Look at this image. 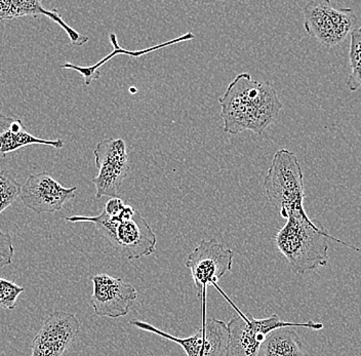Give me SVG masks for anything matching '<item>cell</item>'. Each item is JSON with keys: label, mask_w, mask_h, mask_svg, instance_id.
<instances>
[{"label": "cell", "mask_w": 361, "mask_h": 356, "mask_svg": "<svg viewBox=\"0 0 361 356\" xmlns=\"http://www.w3.org/2000/svg\"><path fill=\"white\" fill-rule=\"evenodd\" d=\"M224 132L238 135L245 130L263 135L281 113L279 94L269 82L254 80L248 73L238 74L219 99Z\"/></svg>", "instance_id": "6da1fadb"}, {"label": "cell", "mask_w": 361, "mask_h": 356, "mask_svg": "<svg viewBox=\"0 0 361 356\" xmlns=\"http://www.w3.org/2000/svg\"><path fill=\"white\" fill-rule=\"evenodd\" d=\"M65 220L92 223L113 249L128 260L150 256L157 250V235L145 218L119 197L110 198L100 215L74 216Z\"/></svg>", "instance_id": "7a4b0ae2"}, {"label": "cell", "mask_w": 361, "mask_h": 356, "mask_svg": "<svg viewBox=\"0 0 361 356\" xmlns=\"http://www.w3.org/2000/svg\"><path fill=\"white\" fill-rule=\"evenodd\" d=\"M329 240L340 245L344 243L327 233L324 228H319L306 211L288 214L286 225L275 236L277 249L297 276H304L306 272L327 265Z\"/></svg>", "instance_id": "3957f363"}, {"label": "cell", "mask_w": 361, "mask_h": 356, "mask_svg": "<svg viewBox=\"0 0 361 356\" xmlns=\"http://www.w3.org/2000/svg\"><path fill=\"white\" fill-rule=\"evenodd\" d=\"M263 185L266 196L279 209L282 218L286 219L293 211H306L304 175L299 159L292 151H276Z\"/></svg>", "instance_id": "277c9868"}, {"label": "cell", "mask_w": 361, "mask_h": 356, "mask_svg": "<svg viewBox=\"0 0 361 356\" xmlns=\"http://www.w3.org/2000/svg\"><path fill=\"white\" fill-rule=\"evenodd\" d=\"M225 300L238 312L227 324L229 340L225 356H259L262 345L273 331L286 328H305L319 331L324 324L309 321L303 324H295L281 321L277 314L267 319H256L252 314H245L232 300L225 295Z\"/></svg>", "instance_id": "5b68a950"}, {"label": "cell", "mask_w": 361, "mask_h": 356, "mask_svg": "<svg viewBox=\"0 0 361 356\" xmlns=\"http://www.w3.org/2000/svg\"><path fill=\"white\" fill-rule=\"evenodd\" d=\"M234 253L216 240H202L186 259L198 298L202 300V328L207 324V287L218 288V281L231 270Z\"/></svg>", "instance_id": "8992f818"}, {"label": "cell", "mask_w": 361, "mask_h": 356, "mask_svg": "<svg viewBox=\"0 0 361 356\" xmlns=\"http://www.w3.org/2000/svg\"><path fill=\"white\" fill-rule=\"evenodd\" d=\"M304 28L322 46L331 49L351 35L357 17L349 8H333L329 0H312L303 8Z\"/></svg>", "instance_id": "52a82bcc"}, {"label": "cell", "mask_w": 361, "mask_h": 356, "mask_svg": "<svg viewBox=\"0 0 361 356\" xmlns=\"http://www.w3.org/2000/svg\"><path fill=\"white\" fill-rule=\"evenodd\" d=\"M98 175L92 180L96 197H118L119 189L130 171L128 147L123 139H106L94 150Z\"/></svg>", "instance_id": "ba28073f"}, {"label": "cell", "mask_w": 361, "mask_h": 356, "mask_svg": "<svg viewBox=\"0 0 361 356\" xmlns=\"http://www.w3.org/2000/svg\"><path fill=\"white\" fill-rule=\"evenodd\" d=\"M130 324L139 330L155 333L182 347L187 356H225L229 333L227 324L216 319H207L204 328L187 338H178L155 328L148 322L133 319Z\"/></svg>", "instance_id": "9c48e42d"}, {"label": "cell", "mask_w": 361, "mask_h": 356, "mask_svg": "<svg viewBox=\"0 0 361 356\" xmlns=\"http://www.w3.org/2000/svg\"><path fill=\"white\" fill-rule=\"evenodd\" d=\"M92 281L94 288L90 303L97 315L118 319L130 312L137 297L134 286L108 274H97Z\"/></svg>", "instance_id": "30bf717a"}, {"label": "cell", "mask_w": 361, "mask_h": 356, "mask_svg": "<svg viewBox=\"0 0 361 356\" xmlns=\"http://www.w3.org/2000/svg\"><path fill=\"white\" fill-rule=\"evenodd\" d=\"M76 187L62 186L47 172L32 173L21 187L23 204L36 214H53L75 196Z\"/></svg>", "instance_id": "8fae6325"}, {"label": "cell", "mask_w": 361, "mask_h": 356, "mask_svg": "<svg viewBox=\"0 0 361 356\" xmlns=\"http://www.w3.org/2000/svg\"><path fill=\"white\" fill-rule=\"evenodd\" d=\"M79 330L80 322L73 313H51L33 339L31 356H63L78 337Z\"/></svg>", "instance_id": "7c38bea8"}, {"label": "cell", "mask_w": 361, "mask_h": 356, "mask_svg": "<svg viewBox=\"0 0 361 356\" xmlns=\"http://www.w3.org/2000/svg\"><path fill=\"white\" fill-rule=\"evenodd\" d=\"M49 18L66 32L72 46L81 47L89 42V37L81 35L62 19L56 10H47L37 0H0V21L22 17Z\"/></svg>", "instance_id": "4fadbf2b"}, {"label": "cell", "mask_w": 361, "mask_h": 356, "mask_svg": "<svg viewBox=\"0 0 361 356\" xmlns=\"http://www.w3.org/2000/svg\"><path fill=\"white\" fill-rule=\"evenodd\" d=\"M30 145L51 146L55 149H62L63 140H44L27 132L21 119L11 118L0 114V157L4 159L11 152Z\"/></svg>", "instance_id": "5bb4252c"}, {"label": "cell", "mask_w": 361, "mask_h": 356, "mask_svg": "<svg viewBox=\"0 0 361 356\" xmlns=\"http://www.w3.org/2000/svg\"><path fill=\"white\" fill-rule=\"evenodd\" d=\"M194 38H195V35H194L193 33L187 32L185 33L184 35L173 38V39L169 40V42H164V44H157V46L141 49V51H128V49H124L119 46L118 39H117V36L115 33H110L109 39L110 42H111L113 51L109 55L106 56L105 58L99 61L97 64L92 65V66L82 67L71 64V63H66V64L61 65L60 68L71 69L74 70V71H78V73L81 74V76L85 78V85H90L92 80H98V78H100L101 74L99 69H100L104 64L112 60L113 58L116 57V56L126 55L130 58H140L141 56L147 55V54L152 53V51H158V49H164V47L173 46V44H180V42H189V40L194 39Z\"/></svg>", "instance_id": "9a60e30c"}, {"label": "cell", "mask_w": 361, "mask_h": 356, "mask_svg": "<svg viewBox=\"0 0 361 356\" xmlns=\"http://www.w3.org/2000/svg\"><path fill=\"white\" fill-rule=\"evenodd\" d=\"M259 356H310L299 336L288 328L273 331L262 345Z\"/></svg>", "instance_id": "2e32d148"}, {"label": "cell", "mask_w": 361, "mask_h": 356, "mask_svg": "<svg viewBox=\"0 0 361 356\" xmlns=\"http://www.w3.org/2000/svg\"><path fill=\"white\" fill-rule=\"evenodd\" d=\"M21 184L6 171L0 172V214L11 207L21 193Z\"/></svg>", "instance_id": "e0dca14e"}, {"label": "cell", "mask_w": 361, "mask_h": 356, "mask_svg": "<svg viewBox=\"0 0 361 356\" xmlns=\"http://www.w3.org/2000/svg\"><path fill=\"white\" fill-rule=\"evenodd\" d=\"M24 290L25 288L21 286L0 277V308L6 310L15 309L17 300Z\"/></svg>", "instance_id": "ac0fdd59"}, {"label": "cell", "mask_w": 361, "mask_h": 356, "mask_svg": "<svg viewBox=\"0 0 361 356\" xmlns=\"http://www.w3.org/2000/svg\"><path fill=\"white\" fill-rule=\"evenodd\" d=\"M15 247L10 232L0 230V269L13 263Z\"/></svg>", "instance_id": "d6986e66"}, {"label": "cell", "mask_w": 361, "mask_h": 356, "mask_svg": "<svg viewBox=\"0 0 361 356\" xmlns=\"http://www.w3.org/2000/svg\"><path fill=\"white\" fill-rule=\"evenodd\" d=\"M351 44H350V65L351 67L361 64V27L354 29L351 35Z\"/></svg>", "instance_id": "ffe728a7"}]
</instances>
